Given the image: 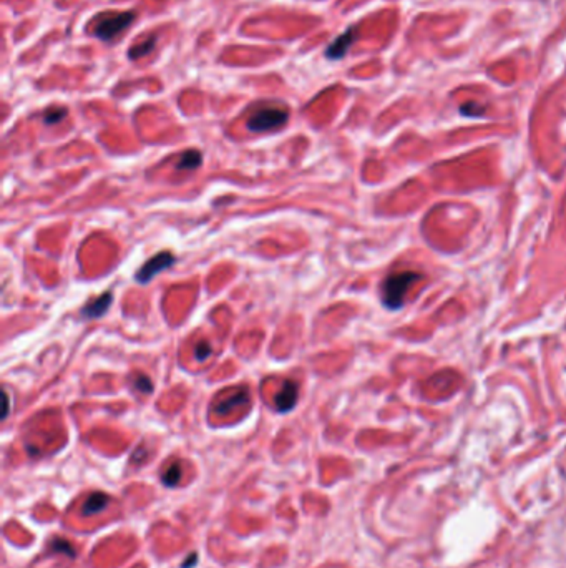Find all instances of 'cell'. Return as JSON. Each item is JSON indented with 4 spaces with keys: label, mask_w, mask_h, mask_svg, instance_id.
I'll list each match as a JSON object with an SVG mask.
<instances>
[{
    "label": "cell",
    "mask_w": 566,
    "mask_h": 568,
    "mask_svg": "<svg viewBox=\"0 0 566 568\" xmlns=\"http://www.w3.org/2000/svg\"><path fill=\"white\" fill-rule=\"evenodd\" d=\"M354 32H355V28H349L347 32H344L342 35H340V37L335 40L334 43H330L327 50H325L327 58H334V60L342 58L345 52H347L349 47L354 42Z\"/></svg>",
    "instance_id": "7"
},
{
    "label": "cell",
    "mask_w": 566,
    "mask_h": 568,
    "mask_svg": "<svg viewBox=\"0 0 566 568\" xmlns=\"http://www.w3.org/2000/svg\"><path fill=\"white\" fill-rule=\"evenodd\" d=\"M201 162H203L201 153L196 152V149H188V152H184L182 157H179L177 168L178 169H196L199 164H201Z\"/></svg>",
    "instance_id": "10"
},
{
    "label": "cell",
    "mask_w": 566,
    "mask_h": 568,
    "mask_svg": "<svg viewBox=\"0 0 566 568\" xmlns=\"http://www.w3.org/2000/svg\"><path fill=\"white\" fill-rule=\"evenodd\" d=\"M107 505V497L103 495V493H93V495H90V498L87 502H85V507H83V512L85 513H95L98 512L100 508H103Z\"/></svg>",
    "instance_id": "11"
},
{
    "label": "cell",
    "mask_w": 566,
    "mask_h": 568,
    "mask_svg": "<svg viewBox=\"0 0 566 568\" xmlns=\"http://www.w3.org/2000/svg\"><path fill=\"white\" fill-rule=\"evenodd\" d=\"M132 382L137 391L140 392H152L153 391V384L152 381L147 376H143V374H135V377L132 376Z\"/></svg>",
    "instance_id": "14"
},
{
    "label": "cell",
    "mask_w": 566,
    "mask_h": 568,
    "mask_svg": "<svg viewBox=\"0 0 566 568\" xmlns=\"http://www.w3.org/2000/svg\"><path fill=\"white\" fill-rule=\"evenodd\" d=\"M289 112L281 105H264V107L254 110L251 117L248 118V128L251 132L263 133L271 130L281 128L288 123Z\"/></svg>",
    "instance_id": "3"
},
{
    "label": "cell",
    "mask_w": 566,
    "mask_h": 568,
    "mask_svg": "<svg viewBox=\"0 0 566 568\" xmlns=\"http://www.w3.org/2000/svg\"><path fill=\"white\" fill-rule=\"evenodd\" d=\"M248 399H249V396L244 389H239V391H234V392H228L226 396H224L223 401L218 402L216 411L219 414L229 412L233 407H238V406H241V404H246Z\"/></svg>",
    "instance_id": "8"
},
{
    "label": "cell",
    "mask_w": 566,
    "mask_h": 568,
    "mask_svg": "<svg viewBox=\"0 0 566 568\" xmlns=\"http://www.w3.org/2000/svg\"><path fill=\"white\" fill-rule=\"evenodd\" d=\"M298 397H299L298 382L290 381V379H285L281 389H279L276 399H274V404H276V409L279 412H289L290 409H294L295 402H298Z\"/></svg>",
    "instance_id": "5"
},
{
    "label": "cell",
    "mask_w": 566,
    "mask_h": 568,
    "mask_svg": "<svg viewBox=\"0 0 566 568\" xmlns=\"http://www.w3.org/2000/svg\"><path fill=\"white\" fill-rule=\"evenodd\" d=\"M65 115H67V108H62V107L48 108L47 112L43 113V122L48 123V125L58 123L60 120L65 118Z\"/></svg>",
    "instance_id": "13"
},
{
    "label": "cell",
    "mask_w": 566,
    "mask_h": 568,
    "mask_svg": "<svg viewBox=\"0 0 566 568\" xmlns=\"http://www.w3.org/2000/svg\"><path fill=\"white\" fill-rule=\"evenodd\" d=\"M4 399H5V412H4V417H7L9 414V394L4 392Z\"/></svg>",
    "instance_id": "16"
},
{
    "label": "cell",
    "mask_w": 566,
    "mask_h": 568,
    "mask_svg": "<svg viewBox=\"0 0 566 568\" xmlns=\"http://www.w3.org/2000/svg\"><path fill=\"white\" fill-rule=\"evenodd\" d=\"M173 264H174V256L172 253L163 251V253L154 254L152 259H148V261L138 269L137 281L142 284H147L148 281H152V279L157 276L158 273L164 271V269L173 266Z\"/></svg>",
    "instance_id": "4"
},
{
    "label": "cell",
    "mask_w": 566,
    "mask_h": 568,
    "mask_svg": "<svg viewBox=\"0 0 566 568\" xmlns=\"http://www.w3.org/2000/svg\"><path fill=\"white\" fill-rule=\"evenodd\" d=\"M154 45H157V37H154V35H150V37L140 40L137 45L130 47L128 57L132 60L142 58V57H145V55H148L150 52H153Z\"/></svg>",
    "instance_id": "9"
},
{
    "label": "cell",
    "mask_w": 566,
    "mask_h": 568,
    "mask_svg": "<svg viewBox=\"0 0 566 568\" xmlns=\"http://www.w3.org/2000/svg\"><path fill=\"white\" fill-rule=\"evenodd\" d=\"M211 352H213V347L208 341H199L198 346L194 347V354H196V357L199 359V361L208 359L209 356H211Z\"/></svg>",
    "instance_id": "15"
},
{
    "label": "cell",
    "mask_w": 566,
    "mask_h": 568,
    "mask_svg": "<svg viewBox=\"0 0 566 568\" xmlns=\"http://www.w3.org/2000/svg\"><path fill=\"white\" fill-rule=\"evenodd\" d=\"M420 278L422 276L414 271L394 273L390 274L389 278H385L382 288H380V298H382L384 306L390 309V311H399V309L405 304V296H407L410 288H412Z\"/></svg>",
    "instance_id": "1"
},
{
    "label": "cell",
    "mask_w": 566,
    "mask_h": 568,
    "mask_svg": "<svg viewBox=\"0 0 566 568\" xmlns=\"http://www.w3.org/2000/svg\"><path fill=\"white\" fill-rule=\"evenodd\" d=\"M113 301V296L112 293H103L102 296L95 298L90 301L87 306L82 309V316L88 317V319H95V317H100L103 316L105 312H107V309L110 307V304Z\"/></svg>",
    "instance_id": "6"
},
{
    "label": "cell",
    "mask_w": 566,
    "mask_h": 568,
    "mask_svg": "<svg viewBox=\"0 0 566 568\" xmlns=\"http://www.w3.org/2000/svg\"><path fill=\"white\" fill-rule=\"evenodd\" d=\"M135 19H137V14L132 12V10H128V12H115V10L102 12L93 19V35L105 40V42H110L120 32L128 28V25Z\"/></svg>",
    "instance_id": "2"
},
{
    "label": "cell",
    "mask_w": 566,
    "mask_h": 568,
    "mask_svg": "<svg viewBox=\"0 0 566 568\" xmlns=\"http://www.w3.org/2000/svg\"><path fill=\"white\" fill-rule=\"evenodd\" d=\"M179 478H182V466H179L178 462L172 463V466L163 472V482L167 483V485H177Z\"/></svg>",
    "instance_id": "12"
}]
</instances>
